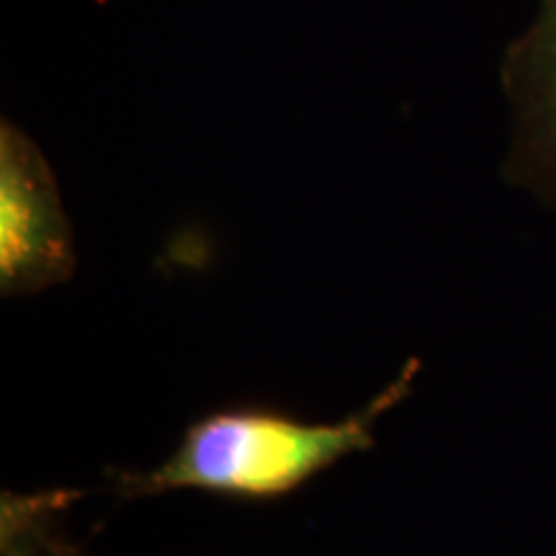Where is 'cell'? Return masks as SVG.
I'll return each instance as SVG.
<instances>
[{
	"label": "cell",
	"mask_w": 556,
	"mask_h": 556,
	"mask_svg": "<svg viewBox=\"0 0 556 556\" xmlns=\"http://www.w3.org/2000/svg\"><path fill=\"white\" fill-rule=\"evenodd\" d=\"M420 368V358H409L397 379L338 422H307L268 407L214 409L184 430L178 448L160 467L109 471V492L116 500L173 490L212 492L242 503L281 500L345 456L377 446V422L409 397Z\"/></svg>",
	"instance_id": "6da1fadb"
},
{
	"label": "cell",
	"mask_w": 556,
	"mask_h": 556,
	"mask_svg": "<svg viewBox=\"0 0 556 556\" xmlns=\"http://www.w3.org/2000/svg\"><path fill=\"white\" fill-rule=\"evenodd\" d=\"M73 227L37 142L0 127V294L29 296L75 276Z\"/></svg>",
	"instance_id": "7a4b0ae2"
},
{
	"label": "cell",
	"mask_w": 556,
	"mask_h": 556,
	"mask_svg": "<svg viewBox=\"0 0 556 556\" xmlns=\"http://www.w3.org/2000/svg\"><path fill=\"white\" fill-rule=\"evenodd\" d=\"M503 93L510 109L505 176L556 212V0H541L505 52Z\"/></svg>",
	"instance_id": "3957f363"
},
{
	"label": "cell",
	"mask_w": 556,
	"mask_h": 556,
	"mask_svg": "<svg viewBox=\"0 0 556 556\" xmlns=\"http://www.w3.org/2000/svg\"><path fill=\"white\" fill-rule=\"evenodd\" d=\"M83 492L47 490L0 495V556H39L41 528L54 513L67 510Z\"/></svg>",
	"instance_id": "277c9868"
},
{
	"label": "cell",
	"mask_w": 556,
	"mask_h": 556,
	"mask_svg": "<svg viewBox=\"0 0 556 556\" xmlns=\"http://www.w3.org/2000/svg\"><path fill=\"white\" fill-rule=\"evenodd\" d=\"M60 513L47 520L45 528H41V536H39V556H90L86 548L75 546L73 541H67L65 536H60L54 531V520H58Z\"/></svg>",
	"instance_id": "5b68a950"
}]
</instances>
